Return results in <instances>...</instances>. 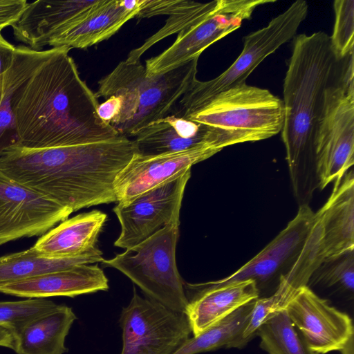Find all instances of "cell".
<instances>
[{
	"mask_svg": "<svg viewBox=\"0 0 354 354\" xmlns=\"http://www.w3.org/2000/svg\"><path fill=\"white\" fill-rule=\"evenodd\" d=\"M70 50L53 48L17 96L14 113L18 146L70 147L124 136L99 117L97 97L80 77Z\"/></svg>",
	"mask_w": 354,
	"mask_h": 354,
	"instance_id": "obj_1",
	"label": "cell"
},
{
	"mask_svg": "<svg viewBox=\"0 0 354 354\" xmlns=\"http://www.w3.org/2000/svg\"><path fill=\"white\" fill-rule=\"evenodd\" d=\"M136 152L125 136L46 149L15 146L0 156V171L73 212L117 202L114 180Z\"/></svg>",
	"mask_w": 354,
	"mask_h": 354,
	"instance_id": "obj_2",
	"label": "cell"
},
{
	"mask_svg": "<svg viewBox=\"0 0 354 354\" xmlns=\"http://www.w3.org/2000/svg\"><path fill=\"white\" fill-rule=\"evenodd\" d=\"M344 59L337 58L324 32L294 37L283 80L281 133L293 193L300 205L308 204L318 187L316 136L326 90L339 73Z\"/></svg>",
	"mask_w": 354,
	"mask_h": 354,
	"instance_id": "obj_3",
	"label": "cell"
},
{
	"mask_svg": "<svg viewBox=\"0 0 354 354\" xmlns=\"http://www.w3.org/2000/svg\"><path fill=\"white\" fill-rule=\"evenodd\" d=\"M198 59L165 73L147 76L140 62H120L98 81L97 97L119 95L122 107L111 126L127 138L171 115L181 97L197 80Z\"/></svg>",
	"mask_w": 354,
	"mask_h": 354,
	"instance_id": "obj_4",
	"label": "cell"
},
{
	"mask_svg": "<svg viewBox=\"0 0 354 354\" xmlns=\"http://www.w3.org/2000/svg\"><path fill=\"white\" fill-rule=\"evenodd\" d=\"M183 118L210 128L215 145L256 142L281 133L283 100L270 91L243 83L212 97Z\"/></svg>",
	"mask_w": 354,
	"mask_h": 354,
	"instance_id": "obj_5",
	"label": "cell"
},
{
	"mask_svg": "<svg viewBox=\"0 0 354 354\" xmlns=\"http://www.w3.org/2000/svg\"><path fill=\"white\" fill-rule=\"evenodd\" d=\"M180 216L142 242L102 263L130 279L147 296L163 306L185 313L188 300L176 266Z\"/></svg>",
	"mask_w": 354,
	"mask_h": 354,
	"instance_id": "obj_6",
	"label": "cell"
},
{
	"mask_svg": "<svg viewBox=\"0 0 354 354\" xmlns=\"http://www.w3.org/2000/svg\"><path fill=\"white\" fill-rule=\"evenodd\" d=\"M353 53L344 59L339 73L327 88L315 140L318 187L341 180L354 164Z\"/></svg>",
	"mask_w": 354,
	"mask_h": 354,
	"instance_id": "obj_7",
	"label": "cell"
},
{
	"mask_svg": "<svg viewBox=\"0 0 354 354\" xmlns=\"http://www.w3.org/2000/svg\"><path fill=\"white\" fill-rule=\"evenodd\" d=\"M308 11L307 2L297 0L272 18L266 26L245 35L243 50L230 67L212 80H196L179 100L172 114L183 117L219 93L245 83L247 77L266 57L295 37Z\"/></svg>",
	"mask_w": 354,
	"mask_h": 354,
	"instance_id": "obj_8",
	"label": "cell"
},
{
	"mask_svg": "<svg viewBox=\"0 0 354 354\" xmlns=\"http://www.w3.org/2000/svg\"><path fill=\"white\" fill-rule=\"evenodd\" d=\"M119 324L120 354H173L192 334L185 313L141 297L135 288L129 304L121 311Z\"/></svg>",
	"mask_w": 354,
	"mask_h": 354,
	"instance_id": "obj_9",
	"label": "cell"
},
{
	"mask_svg": "<svg viewBox=\"0 0 354 354\" xmlns=\"http://www.w3.org/2000/svg\"><path fill=\"white\" fill-rule=\"evenodd\" d=\"M274 0H217L214 8L201 20L180 30L175 41L145 62L147 76L165 73L198 59L209 46L239 28L255 9Z\"/></svg>",
	"mask_w": 354,
	"mask_h": 354,
	"instance_id": "obj_10",
	"label": "cell"
},
{
	"mask_svg": "<svg viewBox=\"0 0 354 354\" xmlns=\"http://www.w3.org/2000/svg\"><path fill=\"white\" fill-rule=\"evenodd\" d=\"M72 212L0 171V245L43 235Z\"/></svg>",
	"mask_w": 354,
	"mask_h": 354,
	"instance_id": "obj_11",
	"label": "cell"
},
{
	"mask_svg": "<svg viewBox=\"0 0 354 354\" xmlns=\"http://www.w3.org/2000/svg\"><path fill=\"white\" fill-rule=\"evenodd\" d=\"M189 169L178 178L147 192L125 205L113 208L121 226L114 243L118 248H130L151 236L180 216Z\"/></svg>",
	"mask_w": 354,
	"mask_h": 354,
	"instance_id": "obj_12",
	"label": "cell"
},
{
	"mask_svg": "<svg viewBox=\"0 0 354 354\" xmlns=\"http://www.w3.org/2000/svg\"><path fill=\"white\" fill-rule=\"evenodd\" d=\"M220 151L209 142H202L183 151L158 155L136 152L114 180L117 203H129L138 196L178 178L194 165Z\"/></svg>",
	"mask_w": 354,
	"mask_h": 354,
	"instance_id": "obj_13",
	"label": "cell"
},
{
	"mask_svg": "<svg viewBox=\"0 0 354 354\" xmlns=\"http://www.w3.org/2000/svg\"><path fill=\"white\" fill-rule=\"evenodd\" d=\"M308 348L315 354L341 351L353 337L352 319L309 286L301 288L286 308Z\"/></svg>",
	"mask_w": 354,
	"mask_h": 354,
	"instance_id": "obj_14",
	"label": "cell"
},
{
	"mask_svg": "<svg viewBox=\"0 0 354 354\" xmlns=\"http://www.w3.org/2000/svg\"><path fill=\"white\" fill-rule=\"evenodd\" d=\"M315 219V212L308 204L299 205L296 216L256 256L223 279L204 283L218 287L245 280H253L260 287L273 279L282 270L289 268L307 238Z\"/></svg>",
	"mask_w": 354,
	"mask_h": 354,
	"instance_id": "obj_15",
	"label": "cell"
},
{
	"mask_svg": "<svg viewBox=\"0 0 354 354\" xmlns=\"http://www.w3.org/2000/svg\"><path fill=\"white\" fill-rule=\"evenodd\" d=\"M144 0H97L61 28L49 40L52 48L85 49L115 35L136 17Z\"/></svg>",
	"mask_w": 354,
	"mask_h": 354,
	"instance_id": "obj_16",
	"label": "cell"
},
{
	"mask_svg": "<svg viewBox=\"0 0 354 354\" xmlns=\"http://www.w3.org/2000/svg\"><path fill=\"white\" fill-rule=\"evenodd\" d=\"M185 288L188 300L185 314L194 336L260 297L257 283L253 280L218 287H210L204 283L185 282Z\"/></svg>",
	"mask_w": 354,
	"mask_h": 354,
	"instance_id": "obj_17",
	"label": "cell"
},
{
	"mask_svg": "<svg viewBox=\"0 0 354 354\" xmlns=\"http://www.w3.org/2000/svg\"><path fill=\"white\" fill-rule=\"evenodd\" d=\"M109 280L97 265L81 264L0 286V292L19 297H75L109 289Z\"/></svg>",
	"mask_w": 354,
	"mask_h": 354,
	"instance_id": "obj_18",
	"label": "cell"
},
{
	"mask_svg": "<svg viewBox=\"0 0 354 354\" xmlns=\"http://www.w3.org/2000/svg\"><path fill=\"white\" fill-rule=\"evenodd\" d=\"M97 0H38L28 3L11 26L15 39L40 50L64 25Z\"/></svg>",
	"mask_w": 354,
	"mask_h": 354,
	"instance_id": "obj_19",
	"label": "cell"
},
{
	"mask_svg": "<svg viewBox=\"0 0 354 354\" xmlns=\"http://www.w3.org/2000/svg\"><path fill=\"white\" fill-rule=\"evenodd\" d=\"M322 230L324 260L354 250V175L334 181L326 203L317 212Z\"/></svg>",
	"mask_w": 354,
	"mask_h": 354,
	"instance_id": "obj_20",
	"label": "cell"
},
{
	"mask_svg": "<svg viewBox=\"0 0 354 354\" xmlns=\"http://www.w3.org/2000/svg\"><path fill=\"white\" fill-rule=\"evenodd\" d=\"M107 216L97 209L67 218L43 234L32 246L39 254L53 258H71L91 253Z\"/></svg>",
	"mask_w": 354,
	"mask_h": 354,
	"instance_id": "obj_21",
	"label": "cell"
},
{
	"mask_svg": "<svg viewBox=\"0 0 354 354\" xmlns=\"http://www.w3.org/2000/svg\"><path fill=\"white\" fill-rule=\"evenodd\" d=\"M53 51L16 46L10 67L0 75V156L8 149L19 145L14 105L21 90L36 68Z\"/></svg>",
	"mask_w": 354,
	"mask_h": 354,
	"instance_id": "obj_22",
	"label": "cell"
},
{
	"mask_svg": "<svg viewBox=\"0 0 354 354\" xmlns=\"http://www.w3.org/2000/svg\"><path fill=\"white\" fill-rule=\"evenodd\" d=\"M134 138L138 153L142 155L180 151L202 142L212 144L211 129L174 114L149 124Z\"/></svg>",
	"mask_w": 354,
	"mask_h": 354,
	"instance_id": "obj_23",
	"label": "cell"
},
{
	"mask_svg": "<svg viewBox=\"0 0 354 354\" xmlns=\"http://www.w3.org/2000/svg\"><path fill=\"white\" fill-rule=\"evenodd\" d=\"M324 261L322 225L319 215L315 212L313 224L301 249L288 270L280 275L275 292L266 297L270 317L286 308L299 290L308 285Z\"/></svg>",
	"mask_w": 354,
	"mask_h": 354,
	"instance_id": "obj_24",
	"label": "cell"
},
{
	"mask_svg": "<svg viewBox=\"0 0 354 354\" xmlns=\"http://www.w3.org/2000/svg\"><path fill=\"white\" fill-rule=\"evenodd\" d=\"M77 319L71 307L58 305L53 310L32 320L15 336L17 354H64L65 339Z\"/></svg>",
	"mask_w": 354,
	"mask_h": 354,
	"instance_id": "obj_25",
	"label": "cell"
},
{
	"mask_svg": "<svg viewBox=\"0 0 354 354\" xmlns=\"http://www.w3.org/2000/svg\"><path fill=\"white\" fill-rule=\"evenodd\" d=\"M102 252L95 251L71 258L43 256L32 247L28 250L0 257V286L65 270L77 265L102 263Z\"/></svg>",
	"mask_w": 354,
	"mask_h": 354,
	"instance_id": "obj_26",
	"label": "cell"
},
{
	"mask_svg": "<svg viewBox=\"0 0 354 354\" xmlns=\"http://www.w3.org/2000/svg\"><path fill=\"white\" fill-rule=\"evenodd\" d=\"M255 300L239 307L201 334L189 337L173 354H197L222 346L234 348L248 322Z\"/></svg>",
	"mask_w": 354,
	"mask_h": 354,
	"instance_id": "obj_27",
	"label": "cell"
},
{
	"mask_svg": "<svg viewBox=\"0 0 354 354\" xmlns=\"http://www.w3.org/2000/svg\"><path fill=\"white\" fill-rule=\"evenodd\" d=\"M260 347L268 354H315L291 322L286 310L272 314L259 328Z\"/></svg>",
	"mask_w": 354,
	"mask_h": 354,
	"instance_id": "obj_28",
	"label": "cell"
},
{
	"mask_svg": "<svg viewBox=\"0 0 354 354\" xmlns=\"http://www.w3.org/2000/svg\"><path fill=\"white\" fill-rule=\"evenodd\" d=\"M216 3L217 0L207 3L191 1L187 6L169 15L165 25L141 46L131 50L124 61L129 64L140 62L142 55L153 45L201 20L214 8Z\"/></svg>",
	"mask_w": 354,
	"mask_h": 354,
	"instance_id": "obj_29",
	"label": "cell"
},
{
	"mask_svg": "<svg viewBox=\"0 0 354 354\" xmlns=\"http://www.w3.org/2000/svg\"><path fill=\"white\" fill-rule=\"evenodd\" d=\"M58 305L45 298L0 301V326L15 336L28 323L53 310Z\"/></svg>",
	"mask_w": 354,
	"mask_h": 354,
	"instance_id": "obj_30",
	"label": "cell"
},
{
	"mask_svg": "<svg viewBox=\"0 0 354 354\" xmlns=\"http://www.w3.org/2000/svg\"><path fill=\"white\" fill-rule=\"evenodd\" d=\"M310 282L321 283L328 288L337 286L353 295L354 250L324 260L312 275Z\"/></svg>",
	"mask_w": 354,
	"mask_h": 354,
	"instance_id": "obj_31",
	"label": "cell"
},
{
	"mask_svg": "<svg viewBox=\"0 0 354 354\" xmlns=\"http://www.w3.org/2000/svg\"><path fill=\"white\" fill-rule=\"evenodd\" d=\"M335 23L330 36L331 46L338 59L354 53V1L333 2Z\"/></svg>",
	"mask_w": 354,
	"mask_h": 354,
	"instance_id": "obj_32",
	"label": "cell"
},
{
	"mask_svg": "<svg viewBox=\"0 0 354 354\" xmlns=\"http://www.w3.org/2000/svg\"><path fill=\"white\" fill-rule=\"evenodd\" d=\"M187 0H144L136 18L142 19L156 15H171L190 3Z\"/></svg>",
	"mask_w": 354,
	"mask_h": 354,
	"instance_id": "obj_33",
	"label": "cell"
},
{
	"mask_svg": "<svg viewBox=\"0 0 354 354\" xmlns=\"http://www.w3.org/2000/svg\"><path fill=\"white\" fill-rule=\"evenodd\" d=\"M28 3L26 0H0V29L17 21Z\"/></svg>",
	"mask_w": 354,
	"mask_h": 354,
	"instance_id": "obj_34",
	"label": "cell"
},
{
	"mask_svg": "<svg viewBox=\"0 0 354 354\" xmlns=\"http://www.w3.org/2000/svg\"><path fill=\"white\" fill-rule=\"evenodd\" d=\"M122 107V100L119 95L110 96L100 104L97 109L99 117L111 125L118 116Z\"/></svg>",
	"mask_w": 354,
	"mask_h": 354,
	"instance_id": "obj_35",
	"label": "cell"
},
{
	"mask_svg": "<svg viewBox=\"0 0 354 354\" xmlns=\"http://www.w3.org/2000/svg\"><path fill=\"white\" fill-rule=\"evenodd\" d=\"M0 29V75L12 65L16 46L8 42L2 35Z\"/></svg>",
	"mask_w": 354,
	"mask_h": 354,
	"instance_id": "obj_36",
	"label": "cell"
},
{
	"mask_svg": "<svg viewBox=\"0 0 354 354\" xmlns=\"http://www.w3.org/2000/svg\"><path fill=\"white\" fill-rule=\"evenodd\" d=\"M0 346L6 347L14 351L15 338L9 330L0 326Z\"/></svg>",
	"mask_w": 354,
	"mask_h": 354,
	"instance_id": "obj_37",
	"label": "cell"
},
{
	"mask_svg": "<svg viewBox=\"0 0 354 354\" xmlns=\"http://www.w3.org/2000/svg\"><path fill=\"white\" fill-rule=\"evenodd\" d=\"M341 352L342 354H353V337L348 341Z\"/></svg>",
	"mask_w": 354,
	"mask_h": 354,
	"instance_id": "obj_38",
	"label": "cell"
}]
</instances>
